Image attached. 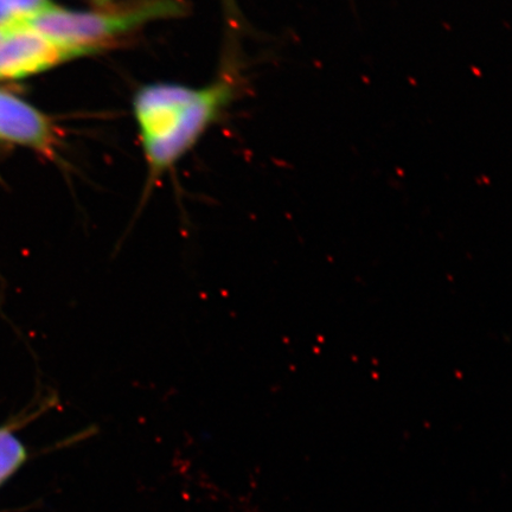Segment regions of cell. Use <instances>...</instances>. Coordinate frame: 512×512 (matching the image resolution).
I'll list each match as a JSON object with an SVG mask.
<instances>
[{"mask_svg": "<svg viewBox=\"0 0 512 512\" xmlns=\"http://www.w3.org/2000/svg\"><path fill=\"white\" fill-rule=\"evenodd\" d=\"M0 140L51 155L56 131L49 119L16 95L0 91Z\"/></svg>", "mask_w": 512, "mask_h": 512, "instance_id": "277c9868", "label": "cell"}, {"mask_svg": "<svg viewBox=\"0 0 512 512\" xmlns=\"http://www.w3.org/2000/svg\"><path fill=\"white\" fill-rule=\"evenodd\" d=\"M224 3H226L229 12H232V14H234V12H235V0H224Z\"/></svg>", "mask_w": 512, "mask_h": 512, "instance_id": "ba28073f", "label": "cell"}, {"mask_svg": "<svg viewBox=\"0 0 512 512\" xmlns=\"http://www.w3.org/2000/svg\"><path fill=\"white\" fill-rule=\"evenodd\" d=\"M85 56L28 27L9 29L0 42V80L27 78L57 64Z\"/></svg>", "mask_w": 512, "mask_h": 512, "instance_id": "3957f363", "label": "cell"}, {"mask_svg": "<svg viewBox=\"0 0 512 512\" xmlns=\"http://www.w3.org/2000/svg\"><path fill=\"white\" fill-rule=\"evenodd\" d=\"M6 31H8V30L0 29V42H2V40L6 34Z\"/></svg>", "mask_w": 512, "mask_h": 512, "instance_id": "9c48e42d", "label": "cell"}, {"mask_svg": "<svg viewBox=\"0 0 512 512\" xmlns=\"http://www.w3.org/2000/svg\"><path fill=\"white\" fill-rule=\"evenodd\" d=\"M234 88V82L227 75L213 85L198 89L196 98L169 130L157 137L143 139L145 158L151 174L150 183L172 168L197 143L217 114L228 105Z\"/></svg>", "mask_w": 512, "mask_h": 512, "instance_id": "7a4b0ae2", "label": "cell"}, {"mask_svg": "<svg viewBox=\"0 0 512 512\" xmlns=\"http://www.w3.org/2000/svg\"><path fill=\"white\" fill-rule=\"evenodd\" d=\"M53 5L50 0H0V29L22 27Z\"/></svg>", "mask_w": 512, "mask_h": 512, "instance_id": "8992f818", "label": "cell"}, {"mask_svg": "<svg viewBox=\"0 0 512 512\" xmlns=\"http://www.w3.org/2000/svg\"><path fill=\"white\" fill-rule=\"evenodd\" d=\"M182 11L183 6L178 0H137L111 9L93 11H72L53 5L31 18L24 27L37 31L61 46L89 55L105 48L114 38L155 19L181 15Z\"/></svg>", "mask_w": 512, "mask_h": 512, "instance_id": "6da1fadb", "label": "cell"}, {"mask_svg": "<svg viewBox=\"0 0 512 512\" xmlns=\"http://www.w3.org/2000/svg\"><path fill=\"white\" fill-rule=\"evenodd\" d=\"M27 460V450L10 426L0 427V484Z\"/></svg>", "mask_w": 512, "mask_h": 512, "instance_id": "52a82bcc", "label": "cell"}, {"mask_svg": "<svg viewBox=\"0 0 512 512\" xmlns=\"http://www.w3.org/2000/svg\"><path fill=\"white\" fill-rule=\"evenodd\" d=\"M197 93L198 89L166 83L140 89L133 100V110L142 140L169 130Z\"/></svg>", "mask_w": 512, "mask_h": 512, "instance_id": "5b68a950", "label": "cell"}]
</instances>
